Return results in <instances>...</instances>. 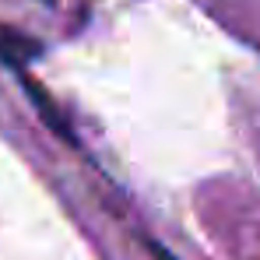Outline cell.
Instances as JSON below:
<instances>
[{"instance_id": "4", "label": "cell", "mask_w": 260, "mask_h": 260, "mask_svg": "<svg viewBox=\"0 0 260 260\" xmlns=\"http://www.w3.org/2000/svg\"><path fill=\"white\" fill-rule=\"evenodd\" d=\"M46 4H53V0H46Z\"/></svg>"}, {"instance_id": "1", "label": "cell", "mask_w": 260, "mask_h": 260, "mask_svg": "<svg viewBox=\"0 0 260 260\" xmlns=\"http://www.w3.org/2000/svg\"><path fill=\"white\" fill-rule=\"evenodd\" d=\"M39 53H43L39 39L18 32V28H11V25H0V63L21 71V67H28Z\"/></svg>"}, {"instance_id": "2", "label": "cell", "mask_w": 260, "mask_h": 260, "mask_svg": "<svg viewBox=\"0 0 260 260\" xmlns=\"http://www.w3.org/2000/svg\"><path fill=\"white\" fill-rule=\"evenodd\" d=\"M21 81H25V91H28V99L36 102V109H39V116L46 120V127L53 130V134H60V137H63L67 144H74V130L67 127V120H63V113L56 109V102H53V99H49V95L43 91V85H39V81H32V78H21Z\"/></svg>"}, {"instance_id": "3", "label": "cell", "mask_w": 260, "mask_h": 260, "mask_svg": "<svg viewBox=\"0 0 260 260\" xmlns=\"http://www.w3.org/2000/svg\"><path fill=\"white\" fill-rule=\"evenodd\" d=\"M151 250H155V257H158V260H176L173 253H169V250H166V246H158V243H155V246H151Z\"/></svg>"}]
</instances>
